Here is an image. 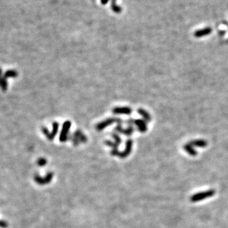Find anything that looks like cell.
Segmentation results:
<instances>
[{
    "label": "cell",
    "instance_id": "obj_1",
    "mask_svg": "<svg viewBox=\"0 0 228 228\" xmlns=\"http://www.w3.org/2000/svg\"><path fill=\"white\" fill-rule=\"evenodd\" d=\"M216 194V191L214 189H209L205 191H202L193 195L190 198V201L191 202H197L203 200L207 198L212 197Z\"/></svg>",
    "mask_w": 228,
    "mask_h": 228
},
{
    "label": "cell",
    "instance_id": "obj_2",
    "mask_svg": "<svg viewBox=\"0 0 228 228\" xmlns=\"http://www.w3.org/2000/svg\"><path fill=\"white\" fill-rule=\"evenodd\" d=\"M114 122H118L119 124H121L122 120L118 118H108L106 120L98 123L96 126V128L98 131H101L105 128H107L108 126L113 124Z\"/></svg>",
    "mask_w": 228,
    "mask_h": 228
},
{
    "label": "cell",
    "instance_id": "obj_3",
    "mask_svg": "<svg viewBox=\"0 0 228 228\" xmlns=\"http://www.w3.org/2000/svg\"><path fill=\"white\" fill-rule=\"evenodd\" d=\"M71 122L69 121H65L64 124H63L60 135V140L62 142L65 141V140H67V139L69 132L70 130V128H71Z\"/></svg>",
    "mask_w": 228,
    "mask_h": 228
},
{
    "label": "cell",
    "instance_id": "obj_4",
    "mask_svg": "<svg viewBox=\"0 0 228 228\" xmlns=\"http://www.w3.org/2000/svg\"><path fill=\"white\" fill-rule=\"evenodd\" d=\"M134 124L136 125L137 128L139 132L144 133L148 130V127H147L146 122L145 120L142 119H137L134 120Z\"/></svg>",
    "mask_w": 228,
    "mask_h": 228
},
{
    "label": "cell",
    "instance_id": "obj_5",
    "mask_svg": "<svg viewBox=\"0 0 228 228\" xmlns=\"http://www.w3.org/2000/svg\"><path fill=\"white\" fill-rule=\"evenodd\" d=\"M132 110L129 107H116L113 109V112L115 114H124L129 115L132 113Z\"/></svg>",
    "mask_w": 228,
    "mask_h": 228
},
{
    "label": "cell",
    "instance_id": "obj_6",
    "mask_svg": "<svg viewBox=\"0 0 228 228\" xmlns=\"http://www.w3.org/2000/svg\"><path fill=\"white\" fill-rule=\"evenodd\" d=\"M212 32V29L211 27H205L204 29H200L196 30V32L194 33V36L196 37H204L206 36H208L210 34H211V33Z\"/></svg>",
    "mask_w": 228,
    "mask_h": 228
},
{
    "label": "cell",
    "instance_id": "obj_7",
    "mask_svg": "<svg viewBox=\"0 0 228 228\" xmlns=\"http://www.w3.org/2000/svg\"><path fill=\"white\" fill-rule=\"evenodd\" d=\"M132 144L133 141L132 139H129L126 141V144H125V149L124 150V152H122L121 153V156L122 157H125L128 156L129 154L131 153V150L132 148Z\"/></svg>",
    "mask_w": 228,
    "mask_h": 228
},
{
    "label": "cell",
    "instance_id": "obj_8",
    "mask_svg": "<svg viewBox=\"0 0 228 228\" xmlns=\"http://www.w3.org/2000/svg\"><path fill=\"white\" fill-rule=\"evenodd\" d=\"M193 146L198 147V148H205L208 145V143L204 139H195L189 143Z\"/></svg>",
    "mask_w": 228,
    "mask_h": 228
},
{
    "label": "cell",
    "instance_id": "obj_9",
    "mask_svg": "<svg viewBox=\"0 0 228 228\" xmlns=\"http://www.w3.org/2000/svg\"><path fill=\"white\" fill-rule=\"evenodd\" d=\"M184 150L189 155L191 156H196L197 155V152L195 150L194 146L190 143H187L184 146Z\"/></svg>",
    "mask_w": 228,
    "mask_h": 228
},
{
    "label": "cell",
    "instance_id": "obj_10",
    "mask_svg": "<svg viewBox=\"0 0 228 228\" xmlns=\"http://www.w3.org/2000/svg\"><path fill=\"white\" fill-rule=\"evenodd\" d=\"M138 113L140 115H141L144 120L146 122H149L152 120V117H151L150 114L146 110L143 109V108H139L138 110Z\"/></svg>",
    "mask_w": 228,
    "mask_h": 228
},
{
    "label": "cell",
    "instance_id": "obj_11",
    "mask_svg": "<svg viewBox=\"0 0 228 228\" xmlns=\"http://www.w3.org/2000/svg\"><path fill=\"white\" fill-rule=\"evenodd\" d=\"M58 127H59V124L57 122H53V129H52V131L51 132H50V134H48V136H47V138L49 139H53L54 138L55 136H56V134H57V132L58 130Z\"/></svg>",
    "mask_w": 228,
    "mask_h": 228
},
{
    "label": "cell",
    "instance_id": "obj_12",
    "mask_svg": "<svg viewBox=\"0 0 228 228\" xmlns=\"http://www.w3.org/2000/svg\"><path fill=\"white\" fill-rule=\"evenodd\" d=\"M18 76V72L14 70H8L5 73L3 77L6 79L9 78H17Z\"/></svg>",
    "mask_w": 228,
    "mask_h": 228
},
{
    "label": "cell",
    "instance_id": "obj_13",
    "mask_svg": "<svg viewBox=\"0 0 228 228\" xmlns=\"http://www.w3.org/2000/svg\"><path fill=\"white\" fill-rule=\"evenodd\" d=\"M134 131V128L133 127L132 125H129V127L127 129H123L122 131V134H124L125 135L127 136H130L131 135L133 132Z\"/></svg>",
    "mask_w": 228,
    "mask_h": 228
},
{
    "label": "cell",
    "instance_id": "obj_14",
    "mask_svg": "<svg viewBox=\"0 0 228 228\" xmlns=\"http://www.w3.org/2000/svg\"><path fill=\"white\" fill-rule=\"evenodd\" d=\"M1 89L3 91H6L7 89V86H8V84H7V81H6V79L3 76V78L1 79Z\"/></svg>",
    "mask_w": 228,
    "mask_h": 228
},
{
    "label": "cell",
    "instance_id": "obj_15",
    "mask_svg": "<svg viewBox=\"0 0 228 228\" xmlns=\"http://www.w3.org/2000/svg\"><path fill=\"white\" fill-rule=\"evenodd\" d=\"M112 136H113V138L115 139V142L117 143V145L121 143V139L118 134H115V133H113V134H112Z\"/></svg>",
    "mask_w": 228,
    "mask_h": 228
}]
</instances>
